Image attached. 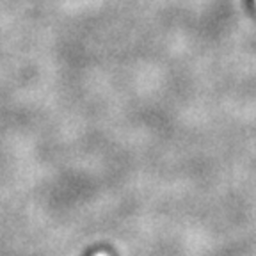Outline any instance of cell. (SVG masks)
I'll use <instances>...</instances> for the list:
<instances>
[{
  "instance_id": "cell-2",
  "label": "cell",
  "mask_w": 256,
  "mask_h": 256,
  "mask_svg": "<svg viewBox=\"0 0 256 256\" xmlns=\"http://www.w3.org/2000/svg\"><path fill=\"white\" fill-rule=\"evenodd\" d=\"M94 252H96V248H91V249H89L88 252H86L84 256H94Z\"/></svg>"
},
{
  "instance_id": "cell-1",
  "label": "cell",
  "mask_w": 256,
  "mask_h": 256,
  "mask_svg": "<svg viewBox=\"0 0 256 256\" xmlns=\"http://www.w3.org/2000/svg\"><path fill=\"white\" fill-rule=\"evenodd\" d=\"M246 8H248L249 11H254V8H256V0H246Z\"/></svg>"
}]
</instances>
